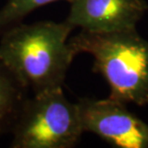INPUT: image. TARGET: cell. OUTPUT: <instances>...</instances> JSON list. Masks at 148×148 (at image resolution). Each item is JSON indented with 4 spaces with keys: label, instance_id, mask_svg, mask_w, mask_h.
I'll list each match as a JSON object with an SVG mask.
<instances>
[{
    "label": "cell",
    "instance_id": "1",
    "mask_svg": "<svg viewBox=\"0 0 148 148\" xmlns=\"http://www.w3.org/2000/svg\"><path fill=\"white\" fill-rule=\"evenodd\" d=\"M67 21L19 23L0 36V60L34 94L63 88L77 55Z\"/></svg>",
    "mask_w": 148,
    "mask_h": 148
},
{
    "label": "cell",
    "instance_id": "2",
    "mask_svg": "<svg viewBox=\"0 0 148 148\" xmlns=\"http://www.w3.org/2000/svg\"><path fill=\"white\" fill-rule=\"evenodd\" d=\"M76 54L94 58V69L110 86V97L138 106L148 104V41L136 29L94 33L81 30L69 40Z\"/></svg>",
    "mask_w": 148,
    "mask_h": 148
},
{
    "label": "cell",
    "instance_id": "3",
    "mask_svg": "<svg viewBox=\"0 0 148 148\" xmlns=\"http://www.w3.org/2000/svg\"><path fill=\"white\" fill-rule=\"evenodd\" d=\"M11 133L12 148H71L84 130L78 105L60 88L27 97Z\"/></svg>",
    "mask_w": 148,
    "mask_h": 148
},
{
    "label": "cell",
    "instance_id": "4",
    "mask_svg": "<svg viewBox=\"0 0 148 148\" xmlns=\"http://www.w3.org/2000/svg\"><path fill=\"white\" fill-rule=\"evenodd\" d=\"M77 105L84 132L116 148H148V124L132 114L125 103L109 96L82 98Z\"/></svg>",
    "mask_w": 148,
    "mask_h": 148
},
{
    "label": "cell",
    "instance_id": "5",
    "mask_svg": "<svg viewBox=\"0 0 148 148\" xmlns=\"http://www.w3.org/2000/svg\"><path fill=\"white\" fill-rule=\"evenodd\" d=\"M66 21L94 33L136 29L148 10L144 0H71Z\"/></svg>",
    "mask_w": 148,
    "mask_h": 148
},
{
    "label": "cell",
    "instance_id": "6",
    "mask_svg": "<svg viewBox=\"0 0 148 148\" xmlns=\"http://www.w3.org/2000/svg\"><path fill=\"white\" fill-rule=\"evenodd\" d=\"M27 90L28 88L0 60V137L12 131L28 97Z\"/></svg>",
    "mask_w": 148,
    "mask_h": 148
},
{
    "label": "cell",
    "instance_id": "7",
    "mask_svg": "<svg viewBox=\"0 0 148 148\" xmlns=\"http://www.w3.org/2000/svg\"><path fill=\"white\" fill-rule=\"evenodd\" d=\"M60 0H7L0 9V36L21 23L24 17L37 9ZM70 2L71 0H66Z\"/></svg>",
    "mask_w": 148,
    "mask_h": 148
}]
</instances>
